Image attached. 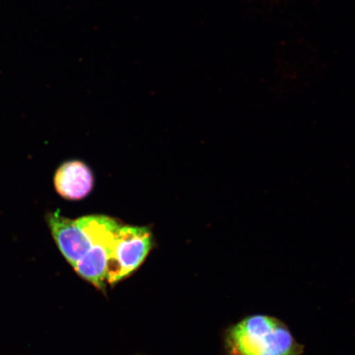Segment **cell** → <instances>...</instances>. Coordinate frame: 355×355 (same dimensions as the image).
<instances>
[{"label":"cell","instance_id":"cell-5","mask_svg":"<svg viewBox=\"0 0 355 355\" xmlns=\"http://www.w3.org/2000/svg\"><path fill=\"white\" fill-rule=\"evenodd\" d=\"M54 182L58 193L69 200L83 199L93 188L90 168L79 161L64 163L58 168Z\"/></svg>","mask_w":355,"mask_h":355},{"label":"cell","instance_id":"cell-4","mask_svg":"<svg viewBox=\"0 0 355 355\" xmlns=\"http://www.w3.org/2000/svg\"><path fill=\"white\" fill-rule=\"evenodd\" d=\"M121 226L114 220L73 268L80 277L97 288H103L107 283L108 268L112 259L115 239Z\"/></svg>","mask_w":355,"mask_h":355},{"label":"cell","instance_id":"cell-3","mask_svg":"<svg viewBox=\"0 0 355 355\" xmlns=\"http://www.w3.org/2000/svg\"><path fill=\"white\" fill-rule=\"evenodd\" d=\"M150 248L152 237L148 229L121 225L115 239L107 283L113 284L130 276L144 263Z\"/></svg>","mask_w":355,"mask_h":355},{"label":"cell","instance_id":"cell-1","mask_svg":"<svg viewBox=\"0 0 355 355\" xmlns=\"http://www.w3.org/2000/svg\"><path fill=\"white\" fill-rule=\"evenodd\" d=\"M228 355H300L304 352L285 323L266 315H252L230 328Z\"/></svg>","mask_w":355,"mask_h":355},{"label":"cell","instance_id":"cell-2","mask_svg":"<svg viewBox=\"0 0 355 355\" xmlns=\"http://www.w3.org/2000/svg\"><path fill=\"white\" fill-rule=\"evenodd\" d=\"M107 216H85L76 220L67 218L60 211L48 217L53 237L61 254L74 268L91 250L100 234L112 223Z\"/></svg>","mask_w":355,"mask_h":355}]
</instances>
